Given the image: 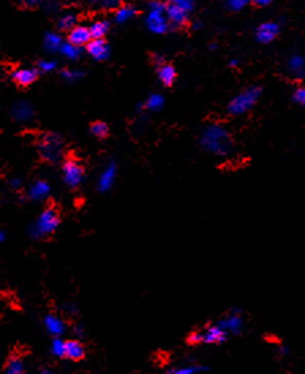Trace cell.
Returning <instances> with one entry per match:
<instances>
[{"label":"cell","instance_id":"1","mask_svg":"<svg viewBox=\"0 0 305 374\" xmlns=\"http://www.w3.org/2000/svg\"><path fill=\"white\" fill-rule=\"evenodd\" d=\"M200 147L217 156H227L235 147L232 132L221 123H212L202 129Z\"/></svg>","mask_w":305,"mask_h":374},{"label":"cell","instance_id":"2","mask_svg":"<svg viewBox=\"0 0 305 374\" xmlns=\"http://www.w3.org/2000/svg\"><path fill=\"white\" fill-rule=\"evenodd\" d=\"M263 89L260 86H250L240 91L236 97L229 101L226 106V112L229 116L239 117L246 114L258 104L259 98L262 95Z\"/></svg>","mask_w":305,"mask_h":374},{"label":"cell","instance_id":"3","mask_svg":"<svg viewBox=\"0 0 305 374\" xmlns=\"http://www.w3.org/2000/svg\"><path fill=\"white\" fill-rule=\"evenodd\" d=\"M39 154L41 160L48 164H56L62 156L63 142L60 135L56 132H47L40 137L39 141Z\"/></svg>","mask_w":305,"mask_h":374},{"label":"cell","instance_id":"4","mask_svg":"<svg viewBox=\"0 0 305 374\" xmlns=\"http://www.w3.org/2000/svg\"><path fill=\"white\" fill-rule=\"evenodd\" d=\"M60 223L59 212L55 207H48L41 212L34 226L30 227V235L33 238H43L47 234H52Z\"/></svg>","mask_w":305,"mask_h":374},{"label":"cell","instance_id":"5","mask_svg":"<svg viewBox=\"0 0 305 374\" xmlns=\"http://www.w3.org/2000/svg\"><path fill=\"white\" fill-rule=\"evenodd\" d=\"M165 8H166V4L158 2V0H154L149 4V14L146 18V25L151 33L164 34L169 29V21L166 18Z\"/></svg>","mask_w":305,"mask_h":374},{"label":"cell","instance_id":"6","mask_svg":"<svg viewBox=\"0 0 305 374\" xmlns=\"http://www.w3.org/2000/svg\"><path fill=\"white\" fill-rule=\"evenodd\" d=\"M85 179V169L74 158L67 160L63 165V180L71 188H78Z\"/></svg>","mask_w":305,"mask_h":374},{"label":"cell","instance_id":"7","mask_svg":"<svg viewBox=\"0 0 305 374\" xmlns=\"http://www.w3.org/2000/svg\"><path fill=\"white\" fill-rule=\"evenodd\" d=\"M219 327H222L227 333L232 335H240L243 332L244 320L240 309H232L226 316L218 321Z\"/></svg>","mask_w":305,"mask_h":374},{"label":"cell","instance_id":"8","mask_svg":"<svg viewBox=\"0 0 305 374\" xmlns=\"http://www.w3.org/2000/svg\"><path fill=\"white\" fill-rule=\"evenodd\" d=\"M202 333V343L204 344H222L227 340V333L222 327L217 325H210L203 331H200Z\"/></svg>","mask_w":305,"mask_h":374},{"label":"cell","instance_id":"9","mask_svg":"<svg viewBox=\"0 0 305 374\" xmlns=\"http://www.w3.org/2000/svg\"><path fill=\"white\" fill-rule=\"evenodd\" d=\"M86 47L89 55L97 62H104L109 57L110 48L104 38H91Z\"/></svg>","mask_w":305,"mask_h":374},{"label":"cell","instance_id":"10","mask_svg":"<svg viewBox=\"0 0 305 374\" xmlns=\"http://www.w3.org/2000/svg\"><path fill=\"white\" fill-rule=\"evenodd\" d=\"M278 34H279V26L274 22H267V24L260 25L255 33L256 40L262 44H269L274 41Z\"/></svg>","mask_w":305,"mask_h":374},{"label":"cell","instance_id":"11","mask_svg":"<svg viewBox=\"0 0 305 374\" xmlns=\"http://www.w3.org/2000/svg\"><path fill=\"white\" fill-rule=\"evenodd\" d=\"M11 117L12 120L16 121V123H26L34 117V109L29 102H16L11 110Z\"/></svg>","mask_w":305,"mask_h":374},{"label":"cell","instance_id":"12","mask_svg":"<svg viewBox=\"0 0 305 374\" xmlns=\"http://www.w3.org/2000/svg\"><path fill=\"white\" fill-rule=\"evenodd\" d=\"M165 12H166V18H168L169 24L173 25V26H184L187 24L188 21V14L185 10L183 8L177 7L175 4L168 3L166 4V8H165Z\"/></svg>","mask_w":305,"mask_h":374},{"label":"cell","instance_id":"13","mask_svg":"<svg viewBox=\"0 0 305 374\" xmlns=\"http://www.w3.org/2000/svg\"><path fill=\"white\" fill-rule=\"evenodd\" d=\"M68 31H70L68 33V41L77 47H82V45H87L90 43V29L86 28V26H74Z\"/></svg>","mask_w":305,"mask_h":374},{"label":"cell","instance_id":"14","mask_svg":"<svg viewBox=\"0 0 305 374\" xmlns=\"http://www.w3.org/2000/svg\"><path fill=\"white\" fill-rule=\"evenodd\" d=\"M39 74L34 68H20L12 72V81L18 85V86L28 87L31 83L35 82Z\"/></svg>","mask_w":305,"mask_h":374},{"label":"cell","instance_id":"15","mask_svg":"<svg viewBox=\"0 0 305 374\" xmlns=\"http://www.w3.org/2000/svg\"><path fill=\"white\" fill-rule=\"evenodd\" d=\"M116 179V164L110 162L105 168V170L101 173L100 179H98V191L100 192H106L109 191Z\"/></svg>","mask_w":305,"mask_h":374},{"label":"cell","instance_id":"16","mask_svg":"<svg viewBox=\"0 0 305 374\" xmlns=\"http://www.w3.org/2000/svg\"><path fill=\"white\" fill-rule=\"evenodd\" d=\"M157 75H158V79H160V82L166 87H170L175 83L176 81V70H175V67L170 66V64H161L158 66V70H157Z\"/></svg>","mask_w":305,"mask_h":374},{"label":"cell","instance_id":"17","mask_svg":"<svg viewBox=\"0 0 305 374\" xmlns=\"http://www.w3.org/2000/svg\"><path fill=\"white\" fill-rule=\"evenodd\" d=\"M85 357V348L78 340H67L66 351H64V358L71 361H81Z\"/></svg>","mask_w":305,"mask_h":374},{"label":"cell","instance_id":"18","mask_svg":"<svg viewBox=\"0 0 305 374\" xmlns=\"http://www.w3.org/2000/svg\"><path fill=\"white\" fill-rule=\"evenodd\" d=\"M49 191H51V187L48 185V183L40 180L31 185L30 191H29V198L33 200H43L44 198L49 195Z\"/></svg>","mask_w":305,"mask_h":374},{"label":"cell","instance_id":"19","mask_svg":"<svg viewBox=\"0 0 305 374\" xmlns=\"http://www.w3.org/2000/svg\"><path fill=\"white\" fill-rule=\"evenodd\" d=\"M288 71L293 78H301L305 72V60L301 56H293L288 62Z\"/></svg>","mask_w":305,"mask_h":374},{"label":"cell","instance_id":"20","mask_svg":"<svg viewBox=\"0 0 305 374\" xmlns=\"http://www.w3.org/2000/svg\"><path fill=\"white\" fill-rule=\"evenodd\" d=\"M44 323H45V328H47L48 332H49L51 335L53 336L63 335V332H64V324H63V321L59 319V317L49 314V316L45 317Z\"/></svg>","mask_w":305,"mask_h":374},{"label":"cell","instance_id":"21","mask_svg":"<svg viewBox=\"0 0 305 374\" xmlns=\"http://www.w3.org/2000/svg\"><path fill=\"white\" fill-rule=\"evenodd\" d=\"M115 21L118 24H124V22H128L131 18H134V15L137 14V8L134 6H129V4H125V6H120L115 10Z\"/></svg>","mask_w":305,"mask_h":374},{"label":"cell","instance_id":"22","mask_svg":"<svg viewBox=\"0 0 305 374\" xmlns=\"http://www.w3.org/2000/svg\"><path fill=\"white\" fill-rule=\"evenodd\" d=\"M63 45V40L56 33H47L44 37V47L49 52H59Z\"/></svg>","mask_w":305,"mask_h":374},{"label":"cell","instance_id":"23","mask_svg":"<svg viewBox=\"0 0 305 374\" xmlns=\"http://www.w3.org/2000/svg\"><path fill=\"white\" fill-rule=\"evenodd\" d=\"M6 373L8 374H21L25 371V365H24V361L21 357L18 355H12L10 357L6 363Z\"/></svg>","mask_w":305,"mask_h":374},{"label":"cell","instance_id":"24","mask_svg":"<svg viewBox=\"0 0 305 374\" xmlns=\"http://www.w3.org/2000/svg\"><path fill=\"white\" fill-rule=\"evenodd\" d=\"M91 38H104L109 30V24L106 21H96L90 25Z\"/></svg>","mask_w":305,"mask_h":374},{"label":"cell","instance_id":"25","mask_svg":"<svg viewBox=\"0 0 305 374\" xmlns=\"http://www.w3.org/2000/svg\"><path fill=\"white\" fill-rule=\"evenodd\" d=\"M165 105V100L164 97L158 93H154V94H150L149 98L146 100V104H145V108L147 110H151V112H158L164 108Z\"/></svg>","mask_w":305,"mask_h":374},{"label":"cell","instance_id":"26","mask_svg":"<svg viewBox=\"0 0 305 374\" xmlns=\"http://www.w3.org/2000/svg\"><path fill=\"white\" fill-rule=\"evenodd\" d=\"M59 52L68 60H77L81 56V47H77L68 41V43H63Z\"/></svg>","mask_w":305,"mask_h":374},{"label":"cell","instance_id":"27","mask_svg":"<svg viewBox=\"0 0 305 374\" xmlns=\"http://www.w3.org/2000/svg\"><path fill=\"white\" fill-rule=\"evenodd\" d=\"M90 132L98 139H105L109 135V127L104 121H94L90 125Z\"/></svg>","mask_w":305,"mask_h":374},{"label":"cell","instance_id":"28","mask_svg":"<svg viewBox=\"0 0 305 374\" xmlns=\"http://www.w3.org/2000/svg\"><path fill=\"white\" fill-rule=\"evenodd\" d=\"M75 24H77V15L72 14V12H66L59 18L58 26L62 30H71L75 26Z\"/></svg>","mask_w":305,"mask_h":374},{"label":"cell","instance_id":"29","mask_svg":"<svg viewBox=\"0 0 305 374\" xmlns=\"http://www.w3.org/2000/svg\"><path fill=\"white\" fill-rule=\"evenodd\" d=\"M204 369H207V367H203V366H198V365H187V366H181L179 369H172V370H169V373H173V374H194V373H198V371H202Z\"/></svg>","mask_w":305,"mask_h":374},{"label":"cell","instance_id":"30","mask_svg":"<svg viewBox=\"0 0 305 374\" xmlns=\"http://www.w3.org/2000/svg\"><path fill=\"white\" fill-rule=\"evenodd\" d=\"M64 351H66V342H63L60 338L52 342V354L58 358H64Z\"/></svg>","mask_w":305,"mask_h":374},{"label":"cell","instance_id":"31","mask_svg":"<svg viewBox=\"0 0 305 374\" xmlns=\"http://www.w3.org/2000/svg\"><path fill=\"white\" fill-rule=\"evenodd\" d=\"M83 72L79 70H63L62 71V76L68 82H75L78 81L79 78H82Z\"/></svg>","mask_w":305,"mask_h":374},{"label":"cell","instance_id":"32","mask_svg":"<svg viewBox=\"0 0 305 374\" xmlns=\"http://www.w3.org/2000/svg\"><path fill=\"white\" fill-rule=\"evenodd\" d=\"M168 3L175 4L177 7L183 8L187 12L192 11L194 10V6H195V0H168Z\"/></svg>","mask_w":305,"mask_h":374},{"label":"cell","instance_id":"33","mask_svg":"<svg viewBox=\"0 0 305 374\" xmlns=\"http://www.w3.org/2000/svg\"><path fill=\"white\" fill-rule=\"evenodd\" d=\"M293 101L301 108H305V87H297L294 90Z\"/></svg>","mask_w":305,"mask_h":374},{"label":"cell","instance_id":"34","mask_svg":"<svg viewBox=\"0 0 305 374\" xmlns=\"http://www.w3.org/2000/svg\"><path fill=\"white\" fill-rule=\"evenodd\" d=\"M56 62L55 60H40L39 62V70H41L43 72H51L56 68Z\"/></svg>","mask_w":305,"mask_h":374},{"label":"cell","instance_id":"35","mask_svg":"<svg viewBox=\"0 0 305 374\" xmlns=\"http://www.w3.org/2000/svg\"><path fill=\"white\" fill-rule=\"evenodd\" d=\"M250 0H227V7L231 8L232 11H239Z\"/></svg>","mask_w":305,"mask_h":374},{"label":"cell","instance_id":"36","mask_svg":"<svg viewBox=\"0 0 305 374\" xmlns=\"http://www.w3.org/2000/svg\"><path fill=\"white\" fill-rule=\"evenodd\" d=\"M188 343L194 344V346L202 343V333H200V331L189 333V336H188Z\"/></svg>","mask_w":305,"mask_h":374},{"label":"cell","instance_id":"37","mask_svg":"<svg viewBox=\"0 0 305 374\" xmlns=\"http://www.w3.org/2000/svg\"><path fill=\"white\" fill-rule=\"evenodd\" d=\"M20 4H22L24 7H28V8H33V7H37L40 4L43 3L44 0H18Z\"/></svg>","mask_w":305,"mask_h":374},{"label":"cell","instance_id":"38","mask_svg":"<svg viewBox=\"0 0 305 374\" xmlns=\"http://www.w3.org/2000/svg\"><path fill=\"white\" fill-rule=\"evenodd\" d=\"M106 10H116L119 7V0H105L102 2Z\"/></svg>","mask_w":305,"mask_h":374},{"label":"cell","instance_id":"39","mask_svg":"<svg viewBox=\"0 0 305 374\" xmlns=\"http://www.w3.org/2000/svg\"><path fill=\"white\" fill-rule=\"evenodd\" d=\"M290 354V350L288 346H279L278 348V355L281 357V358H286V357H289Z\"/></svg>","mask_w":305,"mask_h":374},{"label":"cell","instance_id":"40","mask_svg":"<svg viewBox=\"0 0 305 374\" xmlns=\"http://www.w3.org/2000/svg\"><path fill=\"white\" fill-rule=\"evenodd\" d=\"M271 3V0H252V4H254L255 7H266L269 4Z\"/></svg>","mask_w":305,"mask_h":374},{"label":"cell","instance_id":"41","mask_svg":"<svg viewBox=\"0 0 305 374\" xmlns=\"http://www.w3.org/2000/svg\"><path fill=\"white\" fill-rule=\"evenodd\" d=\"M237 64H239V60H236V58H233V60H231V62H229V66H231V67H236Z\"/></svg>","mask_w":305,"mask_h":374},{"label":"cell","instance_id":"42","mask_svg":"<svg viewBox=\"0 0 305 374\" xmlns=\"http://www.w3.org/2000/svg\"><path fill=\"white\" fill-rule=\"evenodd\" d=\"M12 187H20V180H12Z\"/></svg>","mask_w":305,"mask_h":374},{"label":"cell","instance_id":"43","mask_svg":"<svg viewBox=\"0 0 305 374\" xmlns=\"http://www.w3.org/2000/svg\"><path fill=\"white\" fill-rule=\"evenodd\" d=\"M3 240H4V234H3V231H0V242L3 241Z\"/></svg>","mask_w":305,"mask_h":374},{"label":"cell","instance_id":"44","mask_svg":"<svg viewBox=\"0 0 305 374\" xmlns=\"http://www.w3.org/2000/svg\"><path fill=\"white\" fill-rule=\"evenodd\" d=\"M93 3H100V2H105V0H90Z\"/></svg>","mask_w":305,"mask_h":374}]
</instances>
